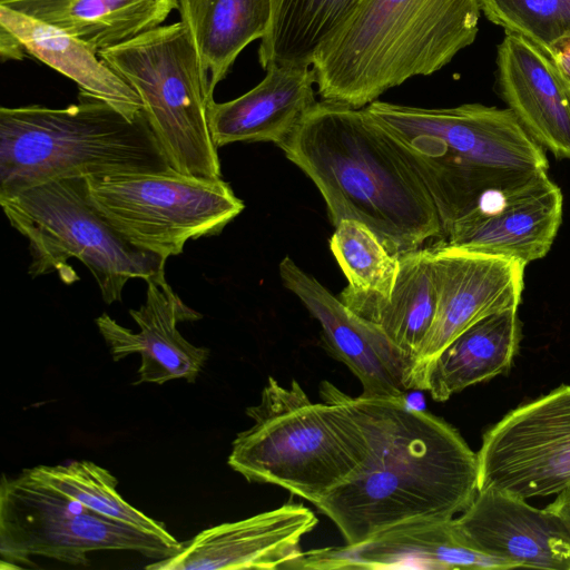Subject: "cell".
Returning a JSON list of instances; mask_svg holds the SVG:
<instances>
[{"mask_svg": "<svg viewBox=\"0 0 570 570\" xmlns=\"http://www.w3.org/2000/svg\"><path fill=\"white\" fill-rule=\"evenodd\" d=\"M371 453L365 464L314 505L356 546L397 524L445 521L478 493V455L459 431L406 399L352 397Z\"/></svg>", "mask_w": 570, "mask_h": 570, "instance_id": "1", "label": "cell"}, {"mask_svg": "<svg viewBox=\"0 0 570 570\" xmlns=\"http://www.w3.org/2000/svg\"><path fill=\"white\" fill-rule=\"evenodd\" d=\"M278 147L317 187L334 227L357 220L397 256L444 236L421 176L364 108L322 99Z\"/></svg>", "mask_w": 570, "mask_h": 570, "instance_id": "2", "label": "cell"}, {"mask_svg": "<svg viewBox=\"0 0 570 570\" xmlns=\"http://www.w3.org/2000/svg\"><path fill=\"white\" fill-rule=\"evenodd\" d=\"M364 109L421 176L443 235L488 195L549 167L544 149L509 108L464 104L431 109L375 100Z\"/></svg>", "mask_w": 570, "mask_h": 570, "instance_id": "3", "label": "cell"}, {"mask_svg": "<svg viewBox=\"0 0 570 570\" xmlns=\"http://www.w3.org/2000/svg\"><path fill=\"white\" fill-rule=\"evenodd\" d=\"M480 12V0H362L314 53L320 96L364 108L439 71L475 40Z\"/></svg>", "mask_w": 570, "mask_h": 570, "instance_id": "4", "label": "cell"}, {"mask_svg": "<svg viewBox=\"0 0 570 570\" xmlns=\"http://www.w3.org/2000/svg\"><path fill=\"white\" fill-rule=\"evenodd\" d=\"M314 403L293 380L273 376L246 414L253 425L232 443L228 465L248 482L278 485L312 504L353 476L366 462L371 443L345 393L325 381Z\"/></svg>", "mask_w": 570, "mask_h": 570, "instance_id": "5", "label": "cell"}, {"mask_svg": "<svg viewBox=\"0 0 570 570\" xmlns=\"http://www.w3.org/2000/svg\"><path fill=\"white\" fill-rule=\"evenodd\" d=\"M171 169L144 114L79 94L65 108L0 109V196L63 178Z\"/></svg>", "mask_w": 570, "mask_h": 570, "instance_id": "6", "label": "cell"}, {"mask_svg": "<svg viewBox=\"0 0 570 570\" xmlns=\"http://www.w3.org/2000/svg\"><path fill=\"white\" fill-rule=\"evenodd\" d=\"M98 57L138 94L171 169L222 178L208 121L214 92L183 21L159 26Z\"/></svg>", "mask_w": 570, "mask_h": 570, "instance_id": "7", "label": "cell"}, {"mask_svg": "<svg viewBox=\"0 0 570 570\" xmlns=\"http://www.w3.org/2000/svg\"><path fill=\"white\" fill-rule=\"evenodd\" d=\"M10 225L29 244L32 277L58 273L72 283L70 258L92 274L105 303L121 301L131 278H148L165 271L166 258L126 240L89 203L85 178H63L0 196Z\"/></svg>", "mask_w": 570, "mask_h": 570, "instance_id": "8", "label": "cell"}, {"mask_svg": "<svg viewBox=\"0 0 570 570\" xmlns=\"http://www.w3.org/2000/svg\"><path fill=\"white\" fill-rule=\"evenodd\" d=\"M181 542L166 540L101 514L32 478L23 470L2 475L0 485V568L21 569L40 556L89 566L88 553L128 550L155 561L176 554Z\"/></svg>", "mask_w": 570, "mask_h": 570, "instance_id": "9", "label": "cell"}, {"mask_svg": "<svg viewBox=\"0 0 570 570\" xmlns=\"http://www.w3.org/2000/svg\"><path fill=\"white\" fill-rule=\"evenodd\" d=\"M89 203L126 240L164 258L219 234L244 209L223 180L174 169L87 177Z\"/></svg>", "mask_w": 570, "mask_h": 570, "instance_id": "10", "label": "cell"}, {"mask_svg": "<svg viewBox=\"0 0 570 570\" xmlns=\"http://www.w3.org/2000/svg\"><path fill=\"white\" fill-rule=\"evenodd\" d=\"M476 455L478 490L525 500L564 491L570 487V385L509 412L484 433Z\"/></svg>", "mask_w": 570, "mask_h": 570, "instance_id": "11", "label": "cell"}, {"mask_svg": "<svg viewBox=\"0 0 570 570\" xmlns=\"http://www.w3.org/2000/svg\"><path fill=\"white\" fill-rule=\"evenodd\" d=\"M436 285V311L413 368L414 389L423 372L446 345L480 320L518 308L525 265L452 246L441 239L430 246Z\"/></svg>", "mask_w": 570, "mask_h": 570, "instance_id": "12", "label": "cell"}, {"mask_svg": "<svg viewBox=\"0 0 570 570\" xmlns=\"http://www.w3.org/2000/svg\"><path fill=\"white\" fill-rule=\"evenodd\" d=\"M278 269L284 286L318 321L332 355L361 382V396L405 399L415 390L413 361L376 324L353 312L291 257H284Z\"/></svg>", "mask_w": 570, "mask_h": 570, "instance_id": "13", "label": "cell"}, {"mask_svg": "<svg viewBox=\"0 0 570 570\" xmlns=\"http://www.w3.org/2000/svg\"><path fill=\"white\" fill-rule=\"evenodd\" d=\"M562 207L561 189L542 171L488 195L446 230L444 240L527 266L550 250L562 222Z\"/></svg>", "mask_w": 570, "mask_h": 570, "instance_id": "14", "label": "cell"}, {"mask_svg": "<svg viewBox=\"0 0 570 570\" xmlns=\"http://www.w3.org/2000/svg\"><path fill=\"white\" fill-rule=\"evenodd\" d=\"M318 520L303 504L286 503L253 517L203 530L151 570L287 568L303 553L301 541Z\"/></svg>", "mask_w": 570, "mask_h": 570, "instance_id": "15", "label": "cell"}, {"mask_svg": "<svg viewBox=\"0 0 570 570\" xmlns=\"http://www.w3.org/2000/svg\"><path fill=\"white\" fill-rule=\"evenodd\" d=\"M453 524L470 548L513 568L570 570V538L547 507L538 509L525 499L488 488L478 490Z\"/></svg>", "mask_w": 570, "mask_h": 570, "instance_id": "16", "label": "cell"}, {"mask_svg": "<svg viewBox=\"0 0 570 570\" xmlns=\"http://www.w3.org/2000/svg\"><path fill=\"white\" fill-rule=\"evenodd\" d=\"M146 283L145 303L138 309H129L139 332L121 326L106 313L95 321L98 331L114 361L134 353L140 355L138 377L132 384H164L175 379L194 383L209 356V350L189 343L177 325L203 316L174 292L165 278V271Z\"/></svg>", "mask_w": 570, "mask_h": 570, "instance_id": "17", "label": "cell"}, {"mask_svg": "<svg viewBox=\"0 0 570 570\" xmlns=\"http://www.w3.org/2000/svg\"><path fill=\"white\" fill-rule=\"evenodd\" d=\"M453 519L406 522L391 527L356 546L303 551L287 568L513 569L503 559L470 548L459 535Z\"/></svg>", "mask_w": 570, "mask_h": 570, "instance_id": "18", "label": "cell"}, {"mask_svg": "<svg viewBox=\"0 0 570 570\" xmlns=\"http://www.w3.org/2000/svg\"><path fill=\"white\" fill-rule=\"evenodd\" d=\"M497 62L508 108L543 149L570 160V86L551 60L527 38L505 32Z\"/></svg>", "mask_w": 570, "mask_h": 570, "instance_id": "19", "label": "cell"}, {"mask_svg": "<svg viewBox=\"0 0 570 570\" xmlns=\"http://www.w3.org/2000/svg\"><path fill=\"white\" fill-rule=\"evenodd\" d=\"M314 83L312 66L273 63L246 94L226 102L213 99L208 121L216 147L238 141L279 146L316 105Z\"/></svg>", "mask_w": 570, "mask_h": 570, "instance_id": "20", "label": "cell"}, {"mask_svg": "<svg viewBox=\"0 0 570 570\" xmlns=\"http://www.w3.org/2000/svg\"><path fill=\"white\" fill-rule=\"evenodd\" d=\"M0 6L66 32L98 55L161 26L179 0H0Z\"/></svg>", "mask_w": 570, "mask_h": 570, "instance_id": "21", "label": "cell"}, {"mask_svg": "<svg viewBox=\"0 0 570 570\" xmlns=\"http://www.w3.org/2000/svg\"><path fill=\"white\" fill-rule=\"evenodd\" d=\"M518 308L489 315L456 336L423 372L422 390L436 402L508 372L518 353Z\"/></svg>", "mask_w": 570, "mask_h": 570, "instance_id": "22", "label": "cell"}, {"mask_svg": "<svg viewBox=\"0 0 570 570\" xmlns=\"http://www.w3.org/2000/svg\"><path fill=\"white\" fill-rule=\"evenodd\" d=\"M0 24L27 52L75 81L80 92L101 99L134 119L142 112L136 90L77 38L0 6Z\"/></svg>", "mask_w": 570, "mask_h": 570, "instance_id": "23", "label": "cell"}, {"mask_svg": "<svg viewBox=\"0 0 570 570\" xmlns=\"http://www.w3.org/2000/svg\"><path fill=\"white\" fill-rule=\"evenodd\" d=\"M179 12L214 92L242 50L267 36L273 0H179Z\"/></svg>", "mask_w": 570, "mask_h": 570, "instance_id": "24", "label": "cell"}, {"mask_svg": "<svg viewBox=\"0 0 570 570\" xmlns=\"http://www.w3.org/2000/svg\"><path fill=\"white\" fill-rule=\"evenodd\" d=\"M399 257L400 271L390 297L351 309L376 324L415 364L436 311L434 267L430 246Z\"/></svg>", "mask_w": 570, "mask_h": 570, "instance_id": "25", "label": "cell"}, {"mask_svg": "<svg viewBox=\"0 0 570 570\" xmlns=\"http://www.w3.org/2000/svg\"><path fill=\"white\" fill-rule=\"evenodd\" d=\"M362 0H273L269 31L261 40L258 61L312 66L316 50L347 19Z\"/></svg>", "mask_w": 570, "mask_h": 570, "instance_id": "26", "label": "cell"}, {"mask_svg": "<svg viewBox=\"0 0 570 570\" xmlns=\"http://www.w3.org/2000/svg\"><path fill=\"white\" fill-rule=\"evenodd\" d=\"M330 247L348 281L338 296L346 306L390 297L400 257L390 253L373 230L357 220L344 219L335 226Z\"/></svg>", "mask_w": 570, "mask_h": 570, "instance_id": "27", "label": "cell"}, {"mask_svg": "<svg viewBox=\"0 0 570 570\" xmlns=\"http://www.w3.org/2000/svg\"><path fill=\"white\" fill-rule=\"evenodd\" d=\"M26 470L32 478L101 514L155 533L166 540L177 541L163 522L129 504L117 491V479L108 470L91 461L38 465Z\"/></svg>", "mask_w": 570, "mask_h": 570, "instance_id": "28", "label": "cell"}, {"mask_svg": "<svg viewBox=\"0 0 570 570\" xmlns=\"http://www.w3.org/2000/svg\"><path fill=\"white\" fill-rule=\"evenodd\" d=\"M480 6L490 21L527 38L543 52L570 30V0H480Z\"/></svg>", "mask_w": 570, "mask_h": 570, "instance_id": "29", "label": "cell"}, {"mask_svg": "<svg viewBox=\"0 0 570 570\" xmlns=\"http://www.w3.org/2000/svg\"><path fill=\"white\" fill-rule=\"evenodd\" d=\"M544 53L563 80L570 86V30L553 40Z\"/></svg>", "mask_w": 570, "mask_h": 570, "instance_id": "30", "label": "cell"}, {"mask_svg": "<svg viewBox=\"0 0 570 570\" xmlns=\"http://www.w3.org/2000/svg\"><path fill=\"white\" fill-rule=\"evenodd\" d=\"M27 50L21 41L4 26L0 24V57L1 61L22 60Z\"/></svg>", "mask_w": 570, "mask_h": 570, "instance_id": "31", "label": "cell"}, {"mask_svg": "<svg viewBox=\"0 0 570 570\" xmlns=\"http://www.w3.org/2000/svg\"><path fill=\"white\" fill-rule=\"evenodd\" d=\"M547 508L559 517L570 538V487L558 493Z\"/></svg>", "mask_w": 570, "mask_h": 570, "instance_id": "32", "label": "cell"}]
</instances>
